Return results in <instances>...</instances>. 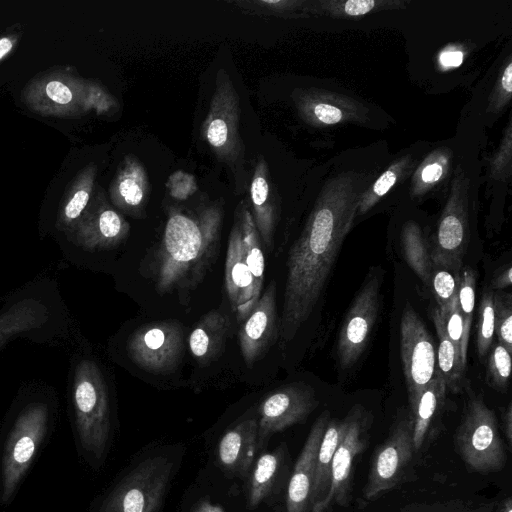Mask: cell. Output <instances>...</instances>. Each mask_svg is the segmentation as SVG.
Instances as JSON below:
<instances>
[{
	"mask_svg": "<svg viewBox=\"0 0 512 512\" xmlns=\"http://www.w3.org/2000/svg\"><path fill=\"white\" fill-rule=\"evenodd\" d=\"M431 287L439 312L442 318H444L451 304L457 297V282L455 276L447 270L437 269L433 272Z\"/></svg>",
	"mask_w": 512,
	"mask_h": 512,
	"instance_id": "cell-35",
	"label": "cell"
},
{
	"mask_svg": "<svg viewBox=\"0 0 512 512\" xmlns=\"http://www.w3.org/2000/svg\"><path fill=\"white\" fill-rule=\"evenodd\" d=\"M149 194L150 182L145 167L136 156L127 155L110 186L112 203L126 214L140 218Z\"/></svg>",
	"mask_w": 512,
	"mask_h": 512,
	"instance_id": "cell-19",
	"label": "cell"
},
{
	"mask_svg": "<svg viewBox=\"0 0 512 512\" xmlns=\"http://www.w3.org/2000/svg\"><path fill=\"white\" fill-rule=\"evenodd\" d=\"M225 287L238 321H244L259 298L255 294L253 277L246 263L241 224L236 210L225 260Z\"/></svg>",
	"mask_w": 512,
	"mask_h": 512,
	"instance_id": "cell-16",
	"label": "cell"
},
{
	"mask_svg": "<svg viewBox=\"0 0 512 512\" xmlns=\"http://www.w3.org/2000/svg\"><path fill=\"white\" fill-rule=\"evenodd\" d=\"M258 421L246 419L229 429L218 445V457L229 471L245 475L257 448Z\"/></svg>",
	"mask_w": 512,
	"mask_h": 512,
	"instance_id": "cell-22",
	"label": "cell"
},
{
	"mask_svg": "<svg viewBox=\"0 0 512 512\" xmlns=\"http://www.w3.org/2000/svg\"><path fill=\"white\" fill-rule=\"evenodd\" d=\"M275 294L276 286L272 281L240 327L239 344L248 367L263 356L279 335Z\"/></svg>",
	"mask_w": 512,
	"mask_h": 512,
	"instance_id": "cell-15",
	"label": "cell"
},
{
	"mask_svg": "<svg viewBox=\"0 0 512 512\" xmlns=\"http://www.w3.org/2000/svg\"><path fill=\"white\" fill-rule=\"evenodd\" d=\"M437 512H475V511H468L464 508V504L462 502H452L449 503L446 506H443L442 510Z\"/></svg>",
	"mask_w": 512,
	"mask_h": 512,
	"instance_id": "cell-45",
	"label": "cell"
},
{
	"mask_svg": "<svg viewBox=\"0 0 512 512\" xmlns=\"http://www.w3.org/2000/svg\"><path fill=\"white\" fill-rule=\"evenodd\" d=\"M414 453L413 421L409 410L403 409L386 440L373 452L363 499L374 501L405 481Z\"/></svg>",
	"mask_w": 512,
	"mask_h": 512,
	"instance_id": "cell-7",
	"label": "cell"
},
{
	"mask_svg": "<svg viewBox=\"0 0 512 512\" xmlns=\"http://www.w3.org/2000/svg\"><path fill=\"white\" fill-rule=\"evenodd\" d=\"M126 348L139 368L155 374L169 373L183 358V326L176 320L144 324L130 334Z\"/></svg>",
	"mask_w": 512,
	"mask_h": 512,
	"instance_id": "cell-10",
	"label": "cell"
},
{
	"mask_svg": "<svg viewBox=\"0 0 512 512\" xmlns=\"http://www.w3.org/2000/svg\"><path fill=\"white\" fill-rule=\"evenodd\" d=\"M446 384L440 371L435 373L413 401L409 402V412L413 421V446L415 452L424 448L425 443L436 432L446 402Z\"/></svg>",
	"mask_w": 512,
	"mask_h": 512,
	"instance_id": "cell-20",
	"label": "cell"
},
{
	"mask_svg": "<svg viewBox=\"0 0 512 512\" xmlns=\"http://www.w3.org/2000/svg\"><path fill=\"white\" fill-rule=\"evenodd\" d=\"M222 223L220 202L195 211L169 209L154 265L160 295L190 291L201 283L216 253Z\"/></svg>",
	"mask_w": 512,
	"mask_h": 512,
	"instance_id": "cell-2",
	"label": "cell"
},
{
	"mask_svg": "<svg viewBox=\"0 0 512 512\" xmlns=\"http://www.w3.org/2000/svg\"><path fill=\"white\" fill-rule=\"evenodd\" d=\"M492 511V508L491 507H488V508H485V509H478L476 510L475 512H491Z\"/></svg>",
	"mask_w": 512,
	"mask_h": 512,
	"instance_id": "cell-48",
	"label": "cell"
},
{
	"mask_svg": "<svg viewBox=\"0 0 512 512\" xmlns=\"http://www.w3.org/2000/svg\"><path fill=\"white\" fill-rule=\"evenodd\" d=\"M317 406L314 389L303 382H293L275 390L259 408L257 445L274 433L302 422Z\"/></svg>",
	"mask_w": 512,
	"mask_h": 512,
	"instance_id": "cell-13",
	"label": "cell"
},
{
	"mask_svg": "<svg viewBox=\"0 0 512 512\" xmlns=\"http://www.w3.org/2000/svg\"><path fill=\"white\" fill-rule=\"evenodd\" d=\"M172 469L173 463L162 455L142 460L113 488L98 512H157Z\"/></svg>",
	"mask_w": 512,
	"mask_h": 512,
	"instance_id": "cell-6",
	"label": "cell"
},
{
	"mask_svg": "<svg viewBox=\"0 0 512 512\" xmlns=\"http://www.w3.org/2000/svg\"><path fill=\"white\" fill-rule=\"evenodd\" d=\"M96 166L90 164L77 177L58 216V227L68 231L86 210L94 187Z\"/></svg>",
	"mask_w": 512,
	"mask_h": 512,
	"instance_id": "cell-27",
	"label": "cell"
},
{
	"mask_svg": "<svg viewBox=\"0 0 512 512\" xmlns=\"http://www.w3.org/2000/svg\"><path fill=\"white\" fill-rule=\"evenodd\" d=\"M33 94L40 96H30L33 98V104L40 101L42 111L64 112L72 110V106L80 99V88L60 79H50L36 84L33 87ZM37 105V106H40Z\"/></svg>",
	"mask_w": 512,
	"mask_h": 512,
	"instance_id": "cell-30",
	"label": "cell"
},
{
	"mask_svg": "<svg viewBox=\"0 0 512 512\" xmlns=\"http://www.w3.org/2000/svg\"><path fill=\"white\" fill-rule=\"evenodd\" d=\"M349 421L348 413L342 420L330 418L324 430L315 466L311 495L312 508L320 503L328 492L333 455L347 431Z\"/></svg>",
	"mask_w": 512,
	"mask_h": 512,
	"instance_id": "cell-24",
	"label": "cell"
},
{
	"mask_svg": "<svg viewBox=\"0 0 512 512\" xmlns=\"http://www.w3.org/2000/svg\"><path fill=\"white\" fill-rule=\"evenodd\" d=\"M442 175V166L438 163L427 165L422 171V180L426 183L436 182Z\"/></svg>",
	"mask_w": 512,
	"mask_h": 512,
	"instance_id": "cell-42",
	"label": "cell"
},
{
	"mask_svg": "<svg viewBox=\"0 0 512 512\" xmlns=\"http://www.w3.org/2000/svg\"><path fill=\"white\" fill-rule=\"evenodd\" d=\"M330 420L324 411L312 425L303 449L297 459L287 490L286 512L312 511V486L320 442Z\"/></svg>",
	"mask_w": 512,
	"mask_h": 512,
	"instance_id": "cell-18",
	"label": "cell"
},
{
	"mask_svg": "<svg viewBox=\"0 0 512 512\" xmlns=\"http://www.w3.org/2000/svg\"><path fill=\"white\" fill-rule=\"evenodd\" d=\"M454 276L457 282L458 308L464 323L465 337L469 340L475 307L476 275L472 268L463 266L460 273Z\"/></svg>",
	"mask_w": 512,
	"mask_h": 512,
	"instance_id": "cell-31",
	"label": "cell"
},
{
	"mask_svg": "<svg viewBox=\"0 0 512 512\" xmlns=\"http://www.w3.org/2000/svg\"><path fill=\"white\" fill-rule=\"evenodd\" d=\"M240 112L237 90L226 70L220 69L201 135L217 160L232 170L243 153L239 133Z\"/></svg>",
	"mask_w": 512,
	"mask_h": 512,
	"instance_id": "cell-5",
	"label": "cell"
},
{
	"mask_svg": "<svg viewBox=\"0 0 512 512\" xmlns=\"http://www.w3.org/2000/svg\"><path fill=\"white\" fill-rule=\"evenodd\" d=\"M501 84L503 89L510 94L512 92V63H509L502 75Z\"/></svg>",
	"mask_w": 512,
	"mask_h": 512,
	"instance_id": "cell-43",
	"label": "cell"
},
{
	"mask_svg": "<svg viewBox=\"0 0 512 512\" xmlns=\"http://www.w3.org/2000/svg\"><path fill=\"white\" fill-rule=\"evenodd\" d=\"M67 232L74 243L87 250H106L127 238L130 225L102 194H98Z\"/></svg>",
	"mask_w": 512,
	"mask_h": 512,
	"instance_id": "cell-14",
	"label": "cell"
},
{
	"mask_svg": "<svg viewBox=\"0 0 512 512\" xmlns=\"http://www.w3.org/2000/svg\"><path fill=\"white\" fill-rule=\"evenodd\" d=\"M441 64L445 67H457L463 62L461 51H445L440 56Z\"/></svg>",
	"mask_w": 512,
	"mask_h": 512,
	"instance_id": "cell-41",
	"label": "cell"
},
{
	"mask_svg": "<svg viewBox=\"0 0 512 512\" xmlns=\"http://www.w3.org/2000/svg\"><path fill=\"white\" fill-rule=\"evenodd\" d=\"M432 319L439 340L436 355L437 369L443 376L447 391L458 393L462 389L466 369L461 364L458 350L447 335L445 323L438 307L433 309Z\"/></svg>",
	"mask_w": 512,
	"mask_h": 512,
	"instance_id": "cell-25",
	"label": "cell"
},
{
	"mask_svg": "<svg viewBox=\"0 0 512 512\" xmlns=\"http://www.w3.org/2000/svg\"><path fill=\"white\" fill-rule=\"evenodd\" d=\"M400 353L408 402H411L435 373L436 351L426 325L408 302L400 321Z\"/></svg>",
	"mask_w": 512,
	"mask_h": 512,
	"instance_id": "cell-11",
	"label": "cell"
},
{
	"mask_svg": "<svg viewBox=\"0 0 512 512\" xmlns=\"http://www.w3.org/2000/svg\"><path fill=\"white\" fill-rule=\"evenodd\" d=\"M512 284V267L510 264L501 268L491 281L490 289L500 291Z\"/></svg>",
	"mask_w": 512,
	"mask_h": 512,
	"instance_id": "cell-39",
	"label": "cell"
},
{
	"mask_svg": "<svg viewBox=\"0 0 512 512\" xmlns=\"http://www.w3.org/2000/svg\"><path fill=\"white\" fill-rule=\"evenodd\" d=\"M469 242L467 211L464 203L452 199L438 225L436 241L430 252L433 267L453 275L460 273Z\"/></svg>",
	"mask_w": 512,
	"mask_h": 512,
	"instance_id": "cell-17",
	"label": "cell"
},
{
	"mask_svg": "<svg viewBox=\"0 0 512 512\" xmlns=\"http://www.w3.org/2000/svg\"><path fill=\"white\" fill-rule=\"evenodd\" d=\"M443 320L445 323L447 335L458 350L461 364L463 368L466 369L469 340H467L465 337L464 323L458 308L457 297L451 304L450 309Z\"/></svg>",
	"mask_w": 512,
	"mask_h": 512,
	"instance_id": "cell-36",
	"label": "cell"
},
{
	"mask_svg": "<svg viewBox=\"0 0 512 512\" xmlns=\"http://www.w3.org/2000/svg\"><path fill=\"white\" fill-rule=\"evenodd\" d=\"M454 444L466 466L477 473L498 472L508 460L496 415L481 395L468 399L454 434Z\"/></svg>",
	"mask_w": 512,
	"mask_h": 512,
	"instance_id": "cell-3",
	"label": "cell"
},
{
	"mask_svg": "<svg viewBox=\"0 0 512 512\" xmlns=\"http://www.w3.org/2000/svg\"><path fill=\"white\" fill-rule=\"evenodd\" d=\"M301 114L308 120H315L322 124H335L343 119L341 109L324 102H311L301 100L298 103Z\"/></svg>",
	"mask_w": 512,
	"mask_h": 512,
	"instance_id": "cell-37",
	"label": "cell"
},
{
	"mask_svg": "<svg viewBox=\"0 0 512 512\" xmlns=\"http://www.w3.org/2000/svg\"><path fill=\"white\" fill-rule=\"evenodd\" d=\"M380 306V280L369 275L351 303L342 322L337 355L343 369L352 367L363 354L376 323Z\"/></svg>",
	"mask_w": 512,
	"mask_h": 512,
	"instance_id": "cell-12",
	"label": "cell"
},
{
	"mask_svg": "<svg viewBox=\"0 0 512 512\" xmlns=\"http://www.w3.org/2000/svg\"><path fill=\"white\" fill-rule=\"evenodd\" d=\"M502 418V428L505 440L508 445V449H511L512 444V403L509 402L507 406L502 409L501 412Z\"/></svg>",
	"mask_w": 512,
	"mask_h": 512,
	"instance_id": "cell-40",
	"label": "cell"
},
{
	"mask_svg": "<svg viewBox=\"0 0 512 512\" xmlns=\"http://www.w3.org/2000/svg\"><path fill=\"white\" fill-rule=\"evenodd\" d=\"M511 364V353L497 342L487 361L486 380L491 388L501 393L508 390Z\"/></svg>",
	"mask_w": 512,
	"mask_h": 512,
	"instance_id": "cell-33",
	"label": "cell"
},
{
	"mask_svg": "<svg viewBox=\"0 0 512 512\" xmlns=\"http://www.w3.org/2000/svg\"><path fill=\"white\" fill-rule=\"evenodd\" d=\"M359 202L352 188H328L291 247L279 321L283 340H292L310 317L352 227Z\"/></svg>",
	"mask_w": 512,
	"mask_h": 512,
	"instance_id": "cell-1",
	"label": "cell"
},
{
	"mask_svg": "<svg viewBox=\"0 0 512 512\" xmlns=\"http://www.w3.org/2000/svg\"><path fill=\"white\" fill-rule=\"evenodd\" d=\"M402 246L410 268L426 286H431L434 267L425 237L416 224L409 223L404 227Z\"/></svg>",
	"mask_w": 512,
	"mask_h": 512,
	"instance_id": "cell-28",
	"label": "cell"
},
{
	"mask_svg": "<svg viewBox=\"0 0 512 512\" xmlns=\"http://www.w3.org/2000/svg\"><path fill=\"white\" fill-rule=\"evenodd\" d=\"M283 448L263 454L254 465L248 486V506L256 508L269 493L280 468Z\"/></svg>",
	"mask_w": 512,
	"mask_h": 512,
	"instance_id": "cell-29",
	"label": "cell"
},
{
	"mask_svg": "<svg viewBox=\"0 0 512 512\" xmlns=\"http://www.w3.org/2000/svg\"><path fill=\"white\" fill-rule=\"evenodd\" d=\"M229 329V321L219 310L206 313L189 336V348L201 364L216 359L222 352Z\"/></svg>",
	"mask_w": 512,
	"mask_h": 512,
	"instance_id": "cell-23",
	"label": "cell"
},
{
	"mask_svg": "<svg viewBox=\"0 0 512 512\" xmlns=\"http://www.w3.org/2000/svg\"><path fill=\"white\" fill-rule=\"evenodd\" d=\"M72 400L83 448L102 457L110 435V408L104 378L94 361L84 359L76 366Z\"/></svg>",
	"mask_w": 512,
	"mask_h": 512,
	"instance_id": "cell-4",
	"label": "cell"
},
{
	"mask_svg": "<svg viewBox=\"0 0 512 512\" xmlns=\"http://www.w3.org/2000/svg\"><path fill=\"white\" fill-rule=\"evenodd\" d=\"M377 5L374 0H349L344 4V12L350 16H361L370 12Z\"/></svg>",
	"mask_w": 512,
	"mask_h": 512,
	"instance_id": "cell-38",
	"label": "cell"
},
{
	"mask_svg": "<svg viewBox=\"0 0 512 512\" xmlns=\"http://www.w3.org/2000/svg\"><path fill=\"white\" fill-rule=\"evenodd\" d=\"M494 324L498 343L512 353V295L496 291L493 294Z\"/></svg>",
	"mask_w": 512,
	"mask_h": 512,
	"instance_id": "cell-34",
	"label": "cell"
},
{
	"mask_svg": "<svg viewBox=\"0 0 512 512\" xmlns=\"http://www.w3.org/2000/svg\"><path fill=\"white\" fill-rule=\"evenodd\" d=\"M48 408L31 403L18 415L4 446L1 474V498L7 502L29 468L45 435Z\"/></svg>",
	"mask_w": 512,
	"mask_h": 512,
	"instance_id": "cell-8",
	"label": "cell"
},
{
	"mask_svg": "<svg viewBox=\"0 0 512 512\" xmlns=\"http://www.w3.org/2000/svg\"><path fill=\"white\" fill-rule=\"evenodd\" d=\"M195 512H225L220 506L213 505L209 502L199 504Z\"/></svg>",
	"mask_w": 512,
	"mask_h": 512,
	"instance_id": "cell-46",
	"label": "cell"
},
{
	"mask_svg": "<svg viewBox=\"0 0 512 512\" xmlns=\"http://www.w3.org/2000/svg\"><path fill=\"white\" fill-rule=\"evenodd\" d=\"M13 44V40L9 37L0 38V60L12 50Z\"/></svg>",
	"mask_w": 512,
	"mask_h": 512,
	"instance_id": "cell-44",
	"label": "cell"
},
{
	"mask_svg": "<svg viewBox=\"0 0 512 512\" xmlns=\"http://www.w3.org/2000/svg\"><path fill=\"white\" fill-rule=\"evenodd\" d=\"M47 319L39 302L22 300L0 314V345L16 334L38 328Z\"/></svg>",
	"mask_w": 512,
	"mask_h": 512,
	"instance_id": "cell-26",
	"label": "cell"
},
{
	"mask_svg": "<svg viewBox=\"0 0 512 512\" xmlns=\"http://www.w3.org/2000/svg\"><path fill=\"white\" fill-rule=\"evenodd\" d=\"M348 414L349 426L333 455L328 492L312 512H332L335 507H346L351 501L354 461L369 443L372 415L358 405Z\"/></svg>",
	"mask_w": 512,
	"mask_h": 512,
	"instance_id": "cell-9",
	"label": "cell"
},
{
	"mask_svg": "<svg viewBox=\"0 0 512 512\" xmlns=\"http://www.w3.org/2000/svg\"><path fill=\"white\" fill-rule=\"evenodd\" d=\"M493 294L490 288L484 290L478 308L477 352L481 359L490 350L495 334Z\"/></svg>",
	"mask_w": 512,
	"mask_h": 512,
	"instance_id": "cell-32",
	"label": "cell"
},
{
	"mask_svg": "<svg viewBox=\"0 0 512 512\" xmlns=\"http://www.w3.org/2000/svg\"><path fill=\"white\" fill-rule=\"evenodd\" d=\"M495 512H512V499L507 497L499 504Z\"/></svg>",
	"mask_w": 512,
	"mask_h": 512,
	"instance_id": "cell-47",
	"label": "cell"
},
{
	"mask_svg": "<svg viewBox=\"0 0 512 512\" xmlns=\"http://www.w3.org/2000/svg\"><path fill=\"white\" fill-rule=\"evenodd\" d=\"M252 216L259 233L261 243L271 251L273 236L278 220V206L268 165L262 155H258L250 184Z\"/></svg>",
	"mask_w": 512,
	"mask_h": 512,
	"instance_id": "cell-21",
	"label": "cell"
}]
</instances>
